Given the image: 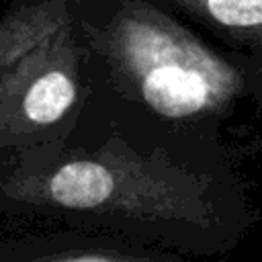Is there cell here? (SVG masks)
<instances>
[{"label":"cell","mask_w":262,"mask_h":262,"mask_svg":"<svg viewBox=\"0 0 262 262\" xmlns=\"http://www.w3.org/2000/svg\"><path fill=\"white\" fill-rule=\"evenodd\" d=\"M121 47L143 100L166 117L201 113L231 88L223 61L162 20H129Z\"/></svg>","instance_id":"cell-1"},{"label":"cell","mask_w":262,"mask_h":262,"mask_svg":"<svg viewBox=\"0 0 262 262\" xmlns=\"http://www.w3.org/2000/svg\"><path fill=\"white\" fill-rule=\"evenodd\" d=\"M207 10L227 27L262 25V0H207Z\"/></svg>","instance_id":"cell-4"},{"label":"cell","mask_w":262,"mask_h":262,"mask_svg":"<svg viewBox=\"0 0 262 262\" xmlns=\"http://www.w3.org/2000/svg\"><path fill=\"white\" fill-rule=\"evenodd\" d=\"M76 96L74 82L63 72H47L43 78L35 80L29 88L23 108L33 123H53L72 104Z\"/></svg>","instance_id":"cell-3"},{"label":"cell","mask_w":262,"mask_h":262,"mask_svg":"<svg viewBox=\"0 0 262 262\" xmlns=\"http://www.w3.org/2000/svg\"><path fill=\"white\" fill-rule=\"evenodd\" d=\"M113 178L106 168L96 162H70L61 166L49 182L51 196L72 209H90L106 201Z\"/></svg>","instance_id":"cell-2"},{"label":"cell","mask_w":262,"mask_h":262,"mask_svg":"<svg viewBox=\"0 0 262 262\" xmlns=\"http://www.w3.org/2000/svg\"><path fill=\"white\" fill-rule=\"evenodd\" d=\"M53 262H129V260L111 258V256H74V258H61Z\"/></svg>","instance_id":"cell-5"}]
</instances>
